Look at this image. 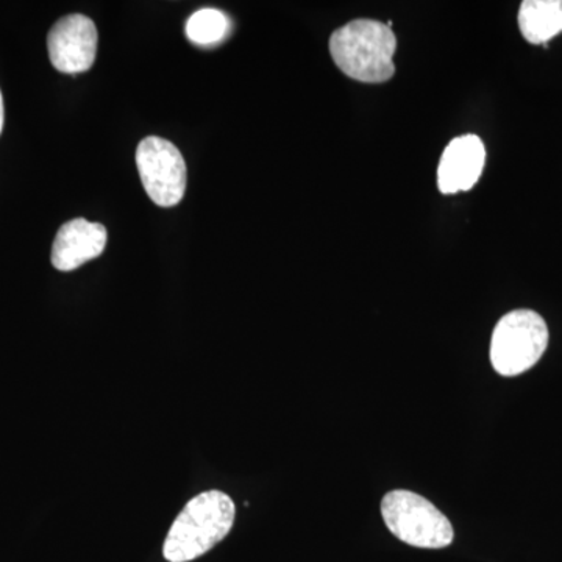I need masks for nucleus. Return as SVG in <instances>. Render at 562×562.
<instances>
[{
	"instance_id": "nucleus-3",
	"label": "nucleus",
	"mask_w": 562,
	"mask_h": 562,
	"mask_svg": "<svg viewBox=\"0 0 562 562\" xmlns=\"http://www.w3.org/2000/svg\"><path fill=\"white\" fill-rule=\"evenodd\" d=\"M549 346V328L541 314L516 310L495 325L491 339V362L503 376L530 371Z\"/></svg>"
},
{
	"instance_id": "nucleus-4",
	"label": "nucleus",
	"mask_w": 562,
	"mask_h": 562,
	"mask_svg": "<svg viewBox=\"0 0 562 562\" xmlns=\"http://www.w3.org/2000/svg\"><path fill=\"white\" fill-rule=\"evenodd\" d=\"M384 524L395 538L417 549H446L452 524L430 501L412 491H392L382 502Z\"/></svg>"
},
{
	"instance_id": "nucleus-9",
	"label": "nucleus",
	"mask_w": 562,
	"mask_h": 562,
	"mask_svg": "<svg viewBox=\"0 0 562 562\" xmlns=\"http://www.w3.org/2000/svg\"><path fill=\"white\" fill-rule=\"evenodd\" d=\"M519 29L531 44H543L562 32V0H525L519 10Z\"/></svg>"
},
{
	"instance_id": "nucleus-6",
	"label": "nucleus",
	"mask_w": 562,
	"mask_h": 562,
	"mask_svg": "<svg viewBox=\"0 0 562 562\" xmlns=\"http://www.w3.org/2000/svg\"><path fill=\"white\" fill-rule=\"evenodd\" d=\"M98 29L83 14H69L55 22L47 36L52 65L63 74L91 69L98 54Z\"/></svg>"
},
{
	"instance_id": "nucleus-8",
	"label": "nucleus",
	"mask_w": 562,
	"mask_h": 562,
	"mask_svg": "<svg viewBox=\"0 0 562 562\" xmlns=\"http://www.w3.org/2000/svg\"><path fill=\"white\" fill-rule=\"evenodd\" d=\"M106 246V228L87 220L66 222L52 246V265L61 272L79 269L85 262L101 257Z\"/></svg>"
},
{
	"instance_id": "nucleus-10",
	"label": "nucleus",
	"mask_w": 562,
	"mask_h": 562,
	"mask_svg": "<svg viewBox=\"0 0 562 562\" xmlns=\"http://www.w3.org/2000/svg\"><path fill=\"white\" fill-rule=\"evenodd\" d=\"M184 31L191 43L198 46H214L231 35L232 22L224 11L203 9L192 14Z\"/></svg>"
},
{
	"instance_id": "nucleus-5",
	"label": "nucleus",
	"mask_w": 562,
	"mask_h": 562,
	"mask_svg": "<svg viewBox=\"0 0 562 562\" xmlns=\"http://www.w3.org/2000/svg\"><path fill=\"white\" fill-rule=\"evenodd\" d=\"M136 166L151 201L165 209L181 202L187 191V162L172 143L158 136L140 140Z\"/></svg>"
},
{
	"instance_id": "nucleus-11",
	"label": "nucleus",
	"mask_w": 562,
	"mask_h": 562,
	"mask_svg": "<svg viewBox=\"0 0 562 562\" xmlns=\"http://www.w3.org/2000/svg\"><path fill=\"white\" fill-rule=\"evenodd\" d=\"M3 128V99L2 92H0V133H2Z\"/></svg>"
},
{
	"instance_id": "nucleus-1",
	"label": "nucleus",
	"mask_w": 562,
	"mask_h": 562,
	"mask_svg": "<svg viewBox=\"0 0 562 562\" xmlns=\"http://www.w3.org/2000/svg\"><path fill=\"white\" fill-rule=\"evenodd\" d=\"M236 506L227 494L206 491L195 495L173 520L162 554L169 562H190L227 538L235 524Z\"/></svg>"
},
{
	"instance_id": "nucleus-2",
	"label": "nucleus",
	"mask_w": 562,
	"mask_h": 562,
	"mask_svg": "<svg viewBox=\"0 0 562 562\" xmlns=\"http://www.w3.org/2000/svg\"><path fill=\"white\" fill-rule=\"evenodd\" d=\"M395 49L397 40L392 29L373 20L351 21L330 38L336 66L350 79L364 83H382L394 76Z\"/></svg>"
},
{
	"instance_id": "nucleus-7",
	"label": "nucleus",
	"mask_w": 562,
	"mask_h": 562,
	"mask_svg": "<svg viewBox=\"0 0 562 562\" xmlns=\"http://www.w3.org/2000/svg\"><path fill=\"white\" fill-rule=\"evenodd\" d=\"M486 162L483 140L475 135L454 138L443 150L438 166V187L442 194H457L475 187Z\"/></svg>"
}]
</instances>
